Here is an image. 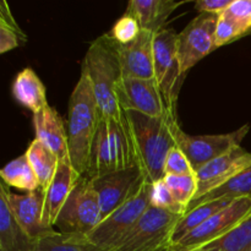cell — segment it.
I'll return each instance as SVG.
<instances>
[{"label":"cell","instance_id":"22","mask_svg":"<svg viewBox=\"0 0 251 251\" xmlns=\"http://www.w3.org/2000/svg\"><path fill=\"white\" fill-rule=\"evenodd\" d=\"M233 201L234 200H230V199H221V200L205 202L202 205H199L198 207L193 208V210L188 211L185 215L181 216L180 220L176 223V228H174L173 235H172V247L176 243H178L181 238L185 237L186 234L203 225L208 218L216 215L218 211L223 210L228 205H230Z\"/></svg>","mask_w":251,"mask_h":251},{"label":"cell","instance_id":"18","mask_svg":"<svg viewBox=\"0 0 251 251\" xmlns=\"http://www.w3.org/2000/svg\"><path fill=\"white\" fill-rule=\"evenodd\" d=\"M184 2L174 0H131L127 4L125 14L134 16L141 29L157 33L164 29V25L172 12Z\"/></svg>","mask_w":251,"mask_h":251},{"label":"cell","instance_id":"7","mask_svg":"<svg viewBox=\"0 0 251 251\" xmlns=\"http://www.w3.org/2000/svg\"><path fill=\"white\" fill-rule=\"evenodd\" d=\"M249 130L250 125L247 124L228 134L191 136L184 132L179 123L176 122L173 125V136L176 146L184 152L194 171L198 172L213 159L218 158L235 147L242 146L243 140L245 139Z\"/></svg>","mask_w":251,"mask_h":251},{"label":"cell","instance_id":"26","mask_svg":"<svg viewBox=\"0 0 251 251\" xmlns=\"http://www.w3.org/2000/svg\"><path fill=\"white\" fill-rule=\"evenodd\" d=\"M0 176L6 185L26 193H32L41 189L36 173L29 164L26 154H22L7 163L0 171Z\"/></svg>","mask_w":251,"mask_h":251},{"label":"cell","instance_id":"12","mask_svg":"<svg viewBox=\"0 0 251 251\" xmlns=\"http://www.w3.org/2000/svg\"><path fill=\"white\" fill-rule=\"evenodd\" d=\"M0 196L6 201L25 232L36 243L56 232L54 228L46 227L43 223L44 194L42 189L21 195L12 193L10 186L2 181L0 185Z\"/></svg>","mask_w":251,"mask_h":251},{"label":"cell","instance_id":"1","mask_svg":"<svg viewBox=\"0 0 251 251\" xmlns=\"http://www.w3.org/2000/svg\"><path fill=\"white\" fill-rule=\"evenodd\" d=\"M136 152L137 166L151 184L164 178V162L176 146L173 125L176 114L167 110L163 117L152 118L135 110H124Z\"/></svg>","mask_w":251,"mask_h":251},{"label":"cell","instance_id":"24","mask_svg":"<svg viewBox=\"0 0 251 251\" xmlns=\"http://www.w3.org/2000/svg\"><path fill=\"white\" fill-rule=\"evenodd\" d=\"M25 154H26L29 164L36 173L37 179L39 181V186H41L42 190H44L50 184L56 168H58V157L37 139H34L29 144Z\"/></svg>","mask_w":251,"mask_h":251},{"label":"cell","instance_id":"30","mask_svg":"<svg viewBox=\"0 0 251 251\" xmlns=\"http://www.w3.org/2000/svg\"><path fill=\"white\" fill-rule=\"evenodd\" d=\"M151 206L178 216H184L186 212L185 207L176 202L163 179L151 184Z\"/></svg>","mask_w":251,"mask_h":251},{"label":"cell","instance_id":"4","mask_svg":"<svg viewBox=\"0 0 251 251\" xmlns=\"http://www.w3.org/2000/svg\"><path fill=\"white\" fill-rule=\"evenodd\" d=\"M151 206V183L147 181L136 196L102 221L86 237L76 235L86 251H105L117 244Z\"/></svg>","mask_w":251,"mask_h":251},{"label":"cell","instance_id":"16","mask_svg":"<svg viewBox=\"0 0 251 251\" xmlns=\"http://www.w3.org/2000/svg\"><path fill=\"white\" fill-rule=\"evenodd\" d=\"M153 36L152 32L142 29L131 43L126 46L119 44L123 77L153 80Z\"/></svg>","mask_w":251,"mask_h":251},{"label":"cell","instance_id":"17","mask_svg":"<svg viewBox=\"0 0 251 251\" xmlns=\"http://www.w3.org/2000/svg\"><path fill=\"white\" fill-rule=\"evenodd\" d=\"M36 139L48 147L60 161H70L68 134L60 115L50 105L33 114Z\"/></svg>","mask_w":251,"mask_h":251},{"label":"cell","instance_id":"32","mask_svg":"<svg viewBox=\"0 0 251 251\" xmlns=\"http://www.w3.org/2000/svg\"><path fill=\"white\" fill-rule=\"evenodd\" d=\"M141 31L142 29L137 20L131 15L124 14L114 24L112 31H110V36L114 38V41L118 44L126 46V44L135 41Z\"/></svg>","mask_w":251,"mask_h":251},{"label":"cell","instance_id":"14","mask_svg":"<svg viewBox=\"0 0 251 251\" xmlns=\"http://www.w3.org/2000/svg\"><path fill=\"white\" fill-rule=\"evenodd\" d=\"M251 167V152L242 146L230 150L227 153L203 166L196 172L198 193L195 199L211 193L229 181L239 173ZM194 199V200H195Z\"/></svg>","mask_w":251,"mask_h":251},{"label":"cell","instance_id":"13","mask_svg":"<svg viewBox=\"0 0 251 251\" xmlns=\"http://www.w3.org/2000/svg\"><path fill=\"white\" fill-rule=\"evenodd\" d=\"M117 98L123 110H135L152 118L163 117L167 105L157 81L136 77H122Z\"/></svg>","mask_w":251,"mask_h":251},{"label":"cell","instance_id":"23","mask_svg":"<svg viewBox=\"0 0 251 251\" xmlns=\"http://www.w3.org/2000/svg\"><path fill=\"white\" fill-rule=\"evenodd\" d=\"M113 171L112 157H110L108 124L104 118L100 119L96 136L93 139L90 153V164L86 176L90 179L100 178Z\"/></svg>","mask_w":251,"mask_h":251},{"label":"cell","instance_id":"21","mask_svg":"<svg viewBox=\"0 0 251 251\" xmlns=\"http://www.w3.org/2000/svg\"><path fill=\"white\" fill-rule=\"evenodd\" d=\"M36 244L0 196V251H34Z\"/></svg>","mask_w":251,"mask_h":251},{"label":"cell","instance_id":"2","mask_svg":"<svg viewBox=\"0 0 251 251\" xmlns=\"http://www.w3.org/2000/svg\"><path fill=\"white\" fill-rule=\"evenodd\" d=\"M92 85L98 108L104 119H124V110L117 98V88L123 77L119 44L110 33L102 34L88 47L82 63Z\"/></svg>","mask_w":251,"mask_h":251},{"label":"cell","instance_id":"35","mask_svg":"<svg viewBox=\"0 0 251 251\" xmlns=\"http://www.w3.org/2000/svg\"><path fill=\"white\" fill-rule=\"evenodd\" d=\"M21 42L19 34L15 33L5 25L0 24V53H6V51L17 48Z\"/></svg>","mask_w":251,"mask_h":251},{"label":"cell","instance_id":"25","mask_svg":"<svg viewBox=\"0 0 251 251\" xmlns=\"http://www.w3.org/2000/svg\"><path fill=\"white\" fill-rule=\"evenodd\" d=\"M245 196H251V167L235 176L226 184L221 185L220 188L191 201L190 205L186 208V212L198 207L199 205L210 202V201L221 200V199L235 200V199L245 198Z\"/></svg>","mask_w":251,"mask_h":251},{"label":"cell","instance_id":"27","mask_svg":"<svg viewBox=\"0 0 251 251\" xmlns=\"http://www.w3.org/2000/svg\"><path fill=\"white\" fill-rule=\"evenodd\" d=\"M186 251H251V215L221 239Z\"/></svg>","mask_w":251,"mask_h":251},{"label":"cell","instance_id":"15","mask_svg":"<svg viewBox=\"0 0 251 251\" xmlns=\"http://www.w3.org/2000/svg\"><path fill=\"white\" fill-rule=\"evenodd\" d=\"M82 176L77 173L70 161H60L50 184L44 189L43 223L46 227L54 228L59 213L69 195Z\"/></svg>","mask_w":251,"mask_h":251},{"label":"cell","instance_id":"20","mask_svg":"<svg viewBox=\"0 0 251 251\" xmlns=\"http://www.w3.org/2000/svg\"><path fill=\"white\" fill-rule=\"evenodd\" d=\"M12 95L15 100L31 110L33 114L48 107L46 86L31 68H26L17 74L12 83Z\"/></svg>","mask_w":251,"mask_h":251},{"label":"cell","instance_id":"34","mask_svg":"<svg viewBox=\"0 0 251 251\" xmlns=\"http://www.w3.org/2000/svg\"><path fill=\"white\" fill-rule=\"evenodd\" d=\"M233 0H198L195 9L199 14L220 15L230 6Z\"/></svg>","mask_w":251,"mask_h":251},{"label":"cell","instance_id":"9","mask_svg":"<svg viewBox=\"0 0 251 251\" xmlns=\"http://www.w3.org/2000/svg\"><path fill=\"white\" fill-rule=\"evenodd\" d=\"M251 215V196L235 199L230 205L218 211L203 225L194 229L168 251H186L203 247L221 239L244 222Z\"/></svg>","mask_w":251,"mask_h":251},{"label":"cell","instance_id":"11","mask_svg":"<svg viewBox=\"0 0 251 251\" xmlns=\"http://www.w3.org/2000/svg\"><path fill=\"white\" fill-rule=\"evenodd\" d=\"M218 15L199 14L190 24L178 33L176 50L179 65L185 75L201 59L217 49L216 47V29Z\"/></svg>","mask_w":251,"mask_h":251},{"label":"cell","instance_id":"31","mask_svg":"<svg viewBox=\"0 0 251 251\" xmlns=\"http://www.w3.org/2000/svg\"><path fill=\"white\" fill-rule=\"evenodd\" d=\"M34 251H86V249L76 235L63 234L56 230L54 234L38 240Z\"/></svg>","mask_w":251,"mask_h":251},{"label":"cell","instance_id":"6","mask_svg":"<svg viewBox=\"0 0 251 251\" xmlns=\"http://www.w3.org/2000/svg\"><path fill=\"white\" fill-rule=\"evenodd\" d=\"M102 222L100 200L87 176H82L69 195L54 227L59 233L73 235L90 234Z\"/></svg>","mask_w":251,"mask_h":251},{"label":"cell","instance_id":"8","mask_svg":"<svg viewBox=\"0 0 251 251\" xmlns=\"http://www.w3.org/2000/svg\"><path fill=\"white\" fill-rule=\"evenodd\" d=\"M176 37L178 34L168 28L153 36L154 80L158 83L167 109L174 114H176V103L184 77L179 65Z\"/></svg>","mask_w":251,"mask_h":251},{"label":"cell","instance_id":"19","mask_svg":"<svg viewBox=\"0 0 251 251\" xmlns=\"http://www.w3.org/2000/svg\"><path fill=\"white\" fill-rule=\"evenodd\" d=\"M108 124L110 157L113 171L137 166L136 152L126 118L122 120L105 119Z\"/></svg>","mask_w":251,"mask_h":251},{"label":"cell","instance_id":"36","mask_svg":"<svg viewBox=\"0 0 251 251\" xmlns=\"http://www.w3.org/2000/svg\"><path fill=\"white\" fill-rule=\"evenodd\" d=\"M0 24L5 25V26L9 27L10 29H12L15 33L19 34V37L21 38V41L24 42V43L27 41V36L21 31L20 26L17 25L16 20H15L14 15L10 11L9 5H7V2L5 1V0L0 1Z\"/></svg>","mask_w":251,"mask_h":251},{"label":"cell","instance_id":"5","mask_svg":"<svg viewBox=\"0 0 251 251\" xmlns=\"http://www.w3.org/2000/svg\"><path fill=\"white\" fill-rule=\"evenodd\" d=\"M180 217L150 206L129 232L105 251H168Z\"/></svg>","mask_w":251,"mask_h":251},{"label":"cell","instance_id":"3","mask_svg":"<svg viewBox=\"0 0 251 251\" xmlns=\"http://www.w3.org/2000/svg\"><path fill=\"white\" fill-rule=\"evenodd\" d=\"M100 119L102 115L90 77L85 70H81L80 78L69 100L66 126L69 157L73 167L80 176L87 174L91 147Z\"/></svg>","mask_w":251,"mask_h":251},{"label":"cell","instance_id":"28","mask_svg":"<svg viewBox=\"0 0 251 251\" xmlns=\"http://www.w3.org/2000/svg\"><path fill=\"white\" fill-rule=\"evenodd\" d=\"M171 190L176 201L180 203L185 210L195 199L198 193V176L196 173L183 174V176H166L163 178Z\"/></svg>","mask_w":251,"mask_h":251},{"label":"cell","instance_id":"33","mask_svg":"<svg viewBox=\"0 0 251 251\" xmlns=\"http://www.w3.org/2000/svg\"><path fill=\"white\" fill-rule=\"evenodd\" d=\"M164 176H183V174L196 173L189 162L188 157L184 154L179 147L174 146L167 154L164 162Z\"/></svg>","mask_w":251,"mask_h":251},{"label":"cell","instance_id":"29","mask_svg":"<svg viewBox=\"0 0 251 251\" xmlns=\"http://www.w3.org/2000/svg\"><path fill=\"white\" fill-rule=\"evenodd\" d=\"M248 34H250L248 29L242 24H239L227 10L218 15L217 29H216V47L217 48L238 41Z\"/></svg>","mask_w":251,"mask_h":251},{"label":"cell","instance_id":"10","mask_svg":"<svg viewBox=\"0 0 251 251\" xmlns=\"http://www.w3.org/2000/svg\"><path fill=\"white\" fill-rule=\"evenodd\" d=\"M91 180L100 200L102 221L136 196L147 183L146 176L139 166L112 171Z\"/></svg>","mask_w":251,"mask_h":251}]
</instances>
